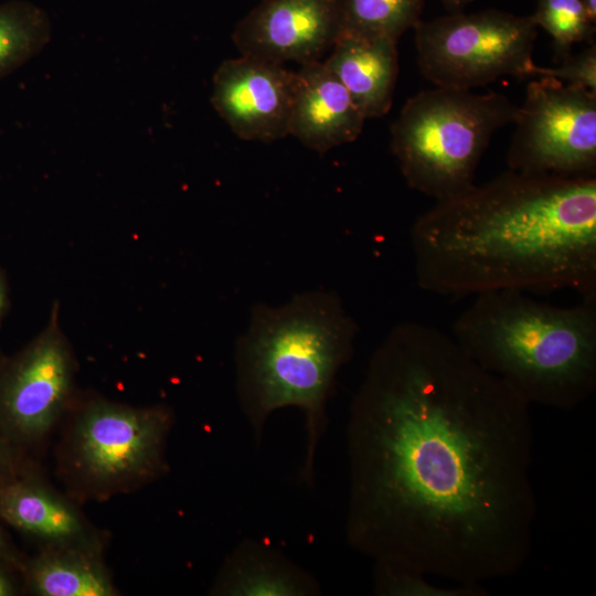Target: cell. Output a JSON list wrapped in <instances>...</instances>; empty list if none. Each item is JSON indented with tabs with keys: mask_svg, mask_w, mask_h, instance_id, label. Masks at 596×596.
<instances>
[{
	"mask_svg": "<svg viewBox=\"0 0 596 596\" xmlns=\"http://www.w3.org/2000/svg\"><path fill=\"white\" fill-rule=\"evenodd\" d=\"M323 63L366 119L390 110L398 74L396 40L341 32Z\"/></svg>",
	"mask_w": 596,
	"mask_h": 596,
	"instance_id": "13",
	"label": "cell"
},
{
	"mask_svg": "<svg viewBox=\"0 0 596 596\" xmlns=\"http://www.w3.org/2000/svg\"><path fill=\"white\" fill-rule=\"evenodd\" d=\"M530 407L450 333L396 324L350 405L349 545L459 584L519 572L538 511Z\"/></svg>",
	"mask_w": 596,
	"mask_h": 596,
	"instance_id": "1",
	"label": "cell"
},
{
	"mask_svg": "<svg viewBox=\"0 0 596 596\" xmlns=\"http://www.w3.org/2000/svg\"><path fill=\"white\" fill-rule=\"evenodd\" d=\"M418 286L460 298L496 290L596 296V177L508 170L416 219Z\"/></svg>",
	"mask_w": 596,
	"mask_h": 596,
	"instance_id": "2",
	"label": "cell"
},
{
	"mask_svg": "<svg viewBox=\"0 0 596 596\" xmlns=\"http://www.w3.org/2000/svg\"><path fill=\"white\" fill-rule=\"evenodd\" d=\"M316 578L273 546L243 541L223 564L211 594L220 596H311Z\"/></svg>",
	"mask_w": 596,
	"mask_h": 596,
	"instance_id": "15",
	"label": "cell"
},
{
	"mask_svg": "<svg viewBox=\"0 0 596 596\" xmlns=\"http://www.w3.org/2000/svg\"><path fill=\"white\" fill-rule=\"evenodd\" d=\"M518 106L500 93L435 87L409 98L391 127V147L407 185L435 201L471 189L491 138L513 124Z\"/></svg>",
	"mask_w": 596,
	"mask_h": 596,
	"instance_id": "5",
	"label": "cell"
},
{
	"mask_svg": "<svg viewBox=\"0 0 596 596\" xmlns=\"http://www.w3.org/2000/svg\"><path fill=\"white\" fill-rule=\"evenodd\" d=\"M6 461H7V451H6L3 440L0 437V469L3 468Z\"/></svg>",
	"mask_w": 596,
	"mask_h": 596,
	"instance_id": "26",
	"label": "cell"
},
{
	"mask_svg": "<svg viewBox=\"0 0 596 596\" xmlns=\"http://www.w3.org/2000/svg\"><path fill=\"white\" fill-rule=\"evenodd\" d=\"M509 170L532 175L596 177V92L535 77L513 123Z\"/></svg>",
	"mask_w": 596,
	"mask_h": 596,
	"instance_id": "7",
	"label": "cell"
},
{
	"mask_svg": "<svg viewBox=\"0 0 596 596\" xmlns=\"http://www.w3.org/2000/svg\"><path fill=\"white\" fill-rule=\"evenodd\" d=\"M365 116L323 61L301 65L296 72L288 136L323 153L354 141Z\"/></svg>",
	"mask_w": 596,
	"mask_h": 596,
	"instance_id": "12",
	"label": "cell"
},
{
	"mask_svg": "<svg viewBox=\"0 0 596 596\" xmlns=\"http://www.w3.org/2000/svg\"><path fill=\"white\" fill-rule=\"evenodd\" d=\"M424 0H341L342 31L398 40L421 21Z\"/></svg>",
	"mask_w": 596,
	"mask_h": 596,
	"instance_id": "17",
	"label": "cell"
},
{
	"mask_svg": "<svg viewBox=\"0 0 596 596\" xmlns=\"http://www.w3.org/2000/svg\"><path fill=\"white\" fill-rule=\"evenodd\" d=\"M536 24L494 9L454 13L414 28L417 63L437 87L472 89L504 76L534 77Z\"/></svg>",
	"mask_w": 596,
	"mask_h": 596,
	"instance_id": "6",
	"label": "cell"
},
{
	"mask_svg": "<svg viewBox=\"0 0 596 596\" xmlns=\"http://www.w3.org/2000/svg\"><path fill=\"white\" fill-rule=\"evenodd\" d=\"M536 26L544 29L553 39L557 54H571L575 43L590 40L595 24L579 0H538L532 14Z\"/></svg>",
	"mask_w": 596,
	"mask_h": 596,
	"instance_id": "20",
	"label": "cell"
},
{
	"mask_svg": "<svg viewBox=\"0 0 596 596\" xmlns=\"http://www.w3.org/2000/svg\"><path fill=\"white\" fill-rule=\"evenodd\" d=\"M50 40L44 15L21 4L0 7V79L35 56Z\"/></svg>",
	"mask_w": 596,
	"mask_h": 596,
	"instance_id": "18",
	"label": "cell"
},
{
	"mask_svg": "<svg viewBox=\"0 0 596 596\" xmlns=\"http://www.w3.org/2000/svg\"><path fill=\"white\" fill-rule=\"evenodd\" d=\"M450 336L531 406L574 409L596 390V296L557 306L521 290L479 294Z\"/></svg>",
	"mask_w": 596,
	"mask_h": 596,
	"instance_id": "4",
	"label": "cell"
},
{
	"mask_svg": "<svg viewBox=\"0 0 596 596\" xmlns=\"http://www.w3.org/2000/svg\"><path fill=\"white\" fill-rule=\"evenodd\" d=\"M534 77H552L565 84L596 92V45L590 43L584 51L563 57L561 65L542 67L536 65Z\"/></svg>",
	"mask_w": 596,
	"mask_h": 596,
	"instance_id": "21",
	"label": "cell"
},
{
	"mask_svg": "<svg viewBox=\"0 0 596 596\" xmlns=\"http://www.w3.org/2000/svg\"><path fill=\"white\" fill-rule=\"evenodd\" d=\"M356 324L330 291H309L278 307L257 305L235 348L241 409L259 443L277 409L304 416L305 456L300 478L310 486L327 426V405L340 369L350 360Z\"/></svg>",
	"mask_w": 596,
	"mask_h": 596,
	"instance_id": "3",
	"label": "cell"
},
{
	"mask_svg": "<svg viewBox=\"0 0 596 596\" xmlns=\"http://www.w3.org/2000/svg\"><path fill=\"white\" fill-rule=\"evenodd\" d=\"M295 87L284 64L241 55L217 67L211 102L238 138L270 142L288 136Z\"/></svg>",
	"mask_w": 596,
	"mask_h": 596,
	"instance_id": "11",
	"label": "cell"
},
{
	"mask_svg": "<svg viewBox=\"0 0 596 596\" xmlns=\"http://www.w3.org/2000/svg\"><path fill=\"white\" fill-rule=\"evenodd\" d=\"M423 571L403 564L374 562L373 589L381 596H485L483 585H438Z\"/></svg>",
	"mask_w": 596,
	"mask_h": 596,
	"instance_id": "19",
	"label": "cell"
},
{
	"mask_svg": "<svg viewBox=\"0 0 596 596\" xmlns=\"http://www.w3.org/2000/svg\"><path fill=\"white\" fill-rule=\"evenodd\" d=\"M4 545L6 544H4L3 535H2L1 530H0V551L3 550Z\"/></svg>",
	"mask_w": 596,
	"mask_h": 596,
	"instance_id": "27",
	"label": "cell"
},
{
	"mask_svg": "<svg viewBox=\"0 0 596 596\" xmlns=\"http://www.w3.org/2000/svg\"><path fill=\"white\" fill-rule=\"evenodd\" d=\"M171 424V413L162 406L94 401L76 419L72 461L77 472L98 489H119L152 478L163 469Z\"/></svg>",
	"mask_w": 596,
	"mask_h": 596,
	"instance_id": "8",
	"label": "cell"
},
{
	"mask_svg": "<svg viewBox=\"0 0 596 596\" xmlns=\"http://www.w3.org/2000/svg\"><path fill=\"white\" fill-rule=\"evenodd\" d=\"M12 594L11 583L2 571H0V596Z\"/></svg>",
	"mask_w": 596,
	"mask_h": 596,
	"instance_id": "22",
	"label": "cell"
},
{
	"mask_svg": "<svg viewBox=\"0 0 596 596\" xmlns=\"http://www.w3.org/2000/svg\"><path fill=\"white\" fill-rule=\"evenodd\" d=\"M6 302H7V289H6L4 281L0 275V319L3 315Z\"/></svg>",
	"mask_w": 596,
	"mask_h": 596,
	"instance_id": "25",
	"label": "cell"
},
{
	"mask_svg": "<svg viewBox=\"0 0 596 596\" xmlns=\"http://www.w3.org/2000/svg\"><path fill=\"white\" fill-rule=\"evenodd\" d=\"M30 584L41 596H113L114 584L95 551L49 547L30 566Z\"/></svg>",
	"mask_w": 596,
	"mask_h": 596,
	"instance_id": "16",
	"label": "cell"
},
{
	"mask_svg": "<svg viewBox=\"0 0 596 596\" xmlns=\"http://www.w3.org/2000/svg\"><path fill=\"white\" fill-rule=\"evenodd\" d=\"M73 377L74 360L55 311L0 386V417L6 427L22 438L44 435L64 409Z\"/></svg>",
	"mask_w": 596,
	"mask_h": 596,
	"instance_id": "9",
	"label": "cell"
},
{
	"mask_svg": "<svg viewBox=\"0 0 596 596\" xmlns=\"http://www.w3.org/2000/svg\"><path fill=\"white\" fill-rule=\"evenodd\" d=\"M0 514L49 547L95 551V541L81 513L38 482L14 481L2 486Z\"/></svg>",
	"mask_w": 596,
	"mask_h": 596,
	"instance_id": "14",
	"label": "cell"
},
{
	"mask_svg": "<svg viewBox=\"0 0 596 596\" xmlns=\"http://www.w3.org/2000/svg\"><path fill=\"white\" fill-rule=\"evenodd\" d=\"M341 31V0H262L232 39L241 55L304 65L321 61Z\"/></svg>",
	"mask_w": 596,
	"mask_h": 596,
	"instance_id": "10",
	"label": "cell"
},
{
	"mask_svg": "<svg viewBox=\"0 0 596 596\" xmlns=\"http://www.w3.org/2000/svg\"><path fill=\"white\" fill-rule=\"evenodd\" d=\"M593 22H596V0H579Z\"/></svg>",
	"mask_w": 596,
	"mask_h": 596,
	"instance_id": "23",
	"label": "cell"
},
{
	"mask_svg": "<svg viewBox=\"0 0 596 596\" xmlns=\"http://www.w3.org/2000/svg\"><path fill=\"white\" fill-rule=\"evenodd\" d=\"M449 10H459L472 0H440Z\"/></svg>",
	"mask_w": 596,
	"mask_h": 596,
	"instance_id": "24",
	"label": "cell"
}]
</instances>
